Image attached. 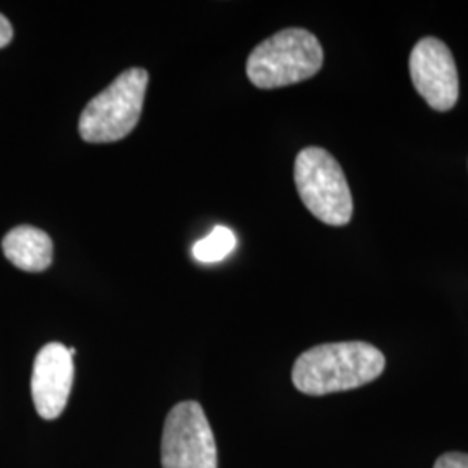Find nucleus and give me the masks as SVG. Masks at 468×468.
<instances>
[{
    "mask_svg": "<svg viewBox=\"0 0 468 468\" xmlns=\"http://www.w3.org/2000/svg\"><path fill=\"white\" fill-rule=\"evenodd\" d=\"M385 356L367 342L323 344L303 352L292 369L293 385L307 396H326L377 380Z\"/></svg>",
    "mask_w": 468,
    "mask_h": 468,
    "instance_id": "1",
    "label": "nucleus"
},
{
    "mask_svg": "<svg viewBox=\"0 0 468 468\" xmlns=\"http://www.w3.org/2000/svg\"><path fill=\"white\" fill-rule=\"evenodd\" d=\"M323 58L316 35L303 28H286L251 50L247 75L259 89L299 84L318 73Z\"/></svg>",
    "mask_w": 468,
    "mask_h": 468,
    "instance_id": "2",
    "label": "nucleus"
},
{
    "mask_svg": "<svg viewBox=\"0 0 468 468\" xmlns=\"http://www.w3.org/2000/svg\"><path fill=\"white\" fill-rule=\"evenodd\" d=\"M150 75L143 68H131L87 102L79 120L85 143H115L131 134L141 118Z\"/></svg>",
    "mask_w": 468,
    "mask_h": 468,
    "instance_id": "3",
    "label": "nucleus"
},
{
    "mask_svg": "<svg viewBox=\"0 0 468 468\" xmlns=\"http://www.w3.org/2000/svg\"><path fill=\"white\" fill-rule=\"evenodd\" d=\"M295 186L307 210L328 226H346L352 218L351 189L334 156L323 148H305L295 160Z\"/></svg>",
    "mask_w": 468,
    "mask_h": 468,
    "instance_id": "4",
    "label": "nucleus"
},
{
    "mask_svg": "<svg viewBox=\"0 0 468 468\" xmlns=\"http://www.w3.org/2000/svg\"><path fill=\"white\" fill-rule=\"evenodd\" d=\"M162 468H218L216 437L198 402H179L168 411Z\"/></svg>",
    "mask_w": 468,
    "mask_h": 468,
    "instance_id": "5",
    "label": "nucleus"
},
{
    "mask_svg": "<svg viewBox=\"0 0 468 468\" xmlns=\"http://www.w3.org/2000/svg\"><path fill=\"white\" fill-rule=\"evenodd\" d=\"M410 75L420 96L437 112H450L458 102V69L442 40L435 37L420 40L410 56Z\"/></svg>",
    "mask_w": 468,
    "mask_h": 468,
    "instance_id": "6",
    "label": "nucleus"
},
{
    "mask_svg": "<svg viewBox=\"0 0 468 468\" xmlns=\"http://www.w3.org/2000/svg\"><path fill=\"white\" fill-rule=\"evenodd\" d=\"M73 356L63 344L50 342L37 354L32 373L35 410L44 420H56L67 408L73 387Z\"/></svg>",
    "mask_w": 468,
    "mask_h": 468,
    "instance_id": "7",
    "label": "nucleus"
},
{
    "mask_svg": "<svg viewBox=\"0 0 468 468\" xmlns=\"http://www.w3.org/2000/svg\"><path fill=\"white\" fill-rule=\"evenodd\" d=\"M2 250L11 264L27 272H42L52 264V239L34 226H17L4 236Z\"/></svg>",
    "mask_w": 468,
    "mask_h": 468,
    "instance_id": "8",
    "label": "nucleus"
},
{
    "mask_svg": "<svg viewBox=\"0 0 468 468\" xmlns=\"http://www.w3.org/2000/svg\"><path fill=\"white\" fill-rule=\"evenodd\" d=\"M236 247V236L231 229L218 226L207 238L195 243L193 257L205 264L218 262L228 257Z\"/></svg>",
    "mask_w": 468,
    "mask_h": 468,
    "instance_id": "9",
    "label": "nucleus"
},
{
    "mask_svg": "<svg viewBox=\"0 0 468 468\" xmlns=\"http://www.w3.org/2000/svg\"><path fill=\"white\" fill-rule=\"evenodd\" d=\"M434 468H468V454L446 452L435 462Z\"/></svg>",
    "mask_w": 468,
    "mask_h": 468,
    "instance_id": "10",
    "label": "nucleus"
},
{
    "mask_svg": "<svg viewBox=\"0 0 468 468\" xmlns=\"http://www.w3.org/2000/svg\"><path fill=\"white\" fill-rule=\"evenodd\" d=\"M13 35H15V32H13V27H11L9 19L4 15H0V49L11 44Z\"/></svg>",
    "mask_w": 468,
    "mask_h": 468,
    "instance_id": "11",
    "label": "nucleus"
}]
</instances>
